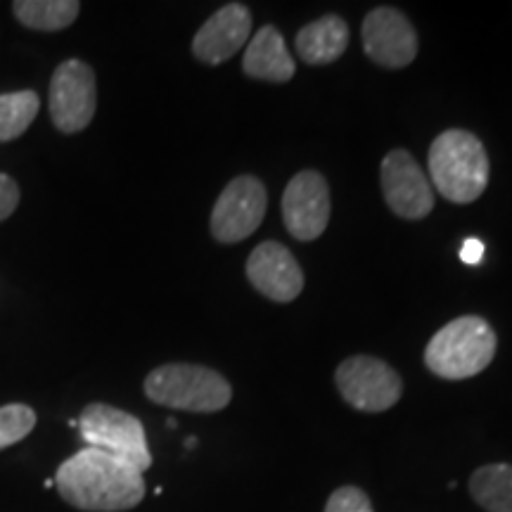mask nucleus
Instances as JSON below:
<instances>
[{
  "label": "nucleus",
  "mask_w": 512,
  "mask_h": 512,
  "mask_svg": "<svg viewBox=\"0 0 512 512\" xmlns=\"http://www.w3.org/2000/svg\"><path fill=\"white\" fill-rule=\"evenodd\" d=\"M470 496L486 512H512V465H482L472 472Z\"/></svg>",
  "instance_id": "nucleus-17"
},
{
  "label": "nucleus",
  "mask_w": 512,
  "mask_h": 512,
  "mask_svg": "<svg viewBox=\"0 0 512 512\" xmlns=\"http://www.w3.org/2000/svg\"><path fill=\"white\" fill-rule=\"evenodd\" d=\"M145 396L174 411L219 413L233 399V387L216 370L197 363H166L145 377Z\"/></svg>",
  "instance_id": "nucleus-4"
},
{
  "label": "nucleus",
  "mask_w": 512,
  "mask_h": 512,
  "mask_svg": "<svg viewBox=\"0 0 512 512\" xmlns=\"http://www.w3.org/2000/svg\"><path fill=\"white\" fill-rule=\"evenodd\" d=\"M361 36L363 50L377 67L403 69L418 57V34L411 19L389 5L368 12Z\"/></svg>",
  "instance_id": "nucleus-11"
},
{
  "label": "nucleus",
  "mask_w": 512,
  "mask_h": 512,
  "mask_svg": "<svg viewBox=\"0 0 512 512\" xmlns=\"http://www.w3.org/2000/svg\"><path fill=\"white\" fill-rule=\"evenodd\" d=\"M38 107V95L34 91H15L0 95V143L17 140L34 124Z\"/></svg>",
  "instance_id": "nucleus-18"
},
{
  "label": "nucleus",
  "mask_w": 512,
  "mask_h": 512,
  "mask_svg": "<svg viewBox=\"0 0 512 512\" xmlns=\"http://www.w3.org/2000/svg\"><path fill=\"white\" fill-rule=\"evenodd\" d=\"M268 192L256 176L233 178L211 209L209 228L216 242L233 245L247 240L266 219Z\"/></svg>",
  "instance_id": "nucleus-8"
},
{
  "label": "nucleus",
  "mask_w": 512,
  "mask_h": 512,
  "mask_svg": "<svg viewBox=\"0 0 512 512\" xmlns=\"http://www.w3.org/2000/svg\"><path fill=\"white\" fill-rule=\"evenodd\" d=\"M81 12L76 0H17L12 15L19 24L34 31H62L72 27Z\"/></svg>",
  "instance_id": "nucleus-16"
},
{
  "label": "nucleus",
  "mask_w": 512,
  "mask_h": 512,
  "mask_svg": "<svg viewBox=\"0 0 512 512\" xmlns=\"http://www.w3.org/2000/svg\"><path fill=\"white\" fill-rule=\"evenodd\" d=\"M249 36H252V12L242 3H228L216 10L192 38V55L195 60L216 67L245 48Z\"/></svg>",
  "instance_id": "nucleus-13"
},
{
  "label": "nucleus",
  "mask_w": 512,
  "mask_h": 512,
  "mask_svg": "<svg viewBox=\"0 0 512 512\" xmlns=\"http://www.w3.org/2000/svg\"><path fill=\"white\" fill-rule=\"evenodd\" d=\"M283 221L292 238L313 242L330 223V188L320 171L306 169L292 176L283 192Z\"/></svg>",
  "instance_id": "nucleus-10"
},
{
  "label": "nucleus",
  "mask_w": 512,
  "mask_h": 512,
  "mask_svg": "<svg viewBox=\"0 0 512 512\" xmlns=\"http://www.w3.org/2000/svg\"><path fill=\"white\" fill-rule=\"evenodd\" d=\"M55 486L64 501L83 512H126L145 498L143 472L91 446L57 467Z\"/></svg>",
  "instance_id": "nucleus-1"
},
{
  "label": "nucleus",
  "mask_w": 512,
  "mask_h": 512,
  "mask_svg": "<svg viewBox=\"0 0 512 512\" xmlns=\"http://www.w3.org/2000/svg\"><path fill=\"white\" fill-rule=\"evenodd\" d=\"M498 349L496 332L479 316H460L434 332L425 366L441 380H467L489 368Z\"/></svg>",
  "instance_id": "nucleus-3"
},
{
  "label": "nucleus",
  "mask_w": 512,
  "mask_h": 512,
  "mask_svg": "<svg viewBox=\"0 0 512 512\" xmlns=\"http://www.w3.org/2000/svg\"><path fill=\"white\" fill-rule=\"evenodd\" d=\"M430 183L444 200L472 204L489 185V155L482 140L463 128H448L430 147Z\"/></svg>",
  "instance_id": "nucleus-2"
},
{
  "label": "nucleus",
  "mask_w": 512,
  "mask_h": 512,
  "mask_svg": "<svg viewBox=\"0 0 512 512\" xmlns=\"http://www.w3.org/2000/svg\"><path fill=\"white\" fill-rule=\"evenodd\" d=\"M55 486V479H46V489H53Z\"/></svg>",
  "instance_id": "nucleus-23"
},
{
  "label": "nucleus",
  "mask_w": 512,
  "mask_h": 512,
  "mask_svg": "<svg viewBox=\"0 0 512 512\" xmlns=\"http://www.w3.org/2000/svg\"><path fill=\"white\" fill-rule=\"evenodd\" d=\"M294 48L311 67L337 62L349 48V24L339 15H323L299 29Z\"/></svg>",
  "instance_id": "nucleus-15"
},
{
  "label": "nucleus",
  "mask_w": 512,
  "mask_h": 512,
  "mask_svg": "<svg viewBox=\"0 0 512 512\" xmlns=\"http://www.w3.org/2000/svg\"><path fill=\"white\" fill-rule=\"evenodd\" d=\"M36 427V411L27 403L0 406V451L27 439Z\"/></svg>",
  "instance_id": "nucleus-19"
},
{
  "label": "nucleus",
  "mask_w": 512,
  "mask_h": 512,
  "mask_svg": "<svg viewBox=\"0 0 512 512\" xmlns=\"http://www.w3.org/2000/svg\"><path fill=\"white\" fill-rule=\"evenodd\" d=\"M242 72L249 79L268 83H287L297 72L294 60L287 48L283 34L266 24L247 43L245 57H242Z\"/></svg>",
  "instance_id": "nucleus-14"
},
{
  "label": "nucleus",
  "mask_w": 512,
  "mask_h": 512,
  "mask_svg": "<svg viewBox=\"0 0 512 512\" xmlns=\"http://www.w3.org/2000/svg\"><path fill=\"white\" fill-rule=\"evenodd\" d=\"M247 280L256 292L278 304H290L304 290V273L294 254L275 240L261 242L247 259Z\"/></svg>",
  "instance_id": "nucleus-12"
},
{
  "label": "nucleus",
  "mask_w": 512,
  "mask_h": 512,
  "mask_svg": "<svg viewBox=\"0 0 512 512\" xmlns=\"http://www.w3.org/2000/svg\"><path fill=\"white\" fill-rule=\"evenodd\" d=\"M482 256H484V245H482V242L475 240V238L465 240L463 249H460V259H463L465 264L475 266V264H479V261H482Z\"/></svg>",
  "instance_id": "nucleus-22"
},
{
  "label": "nucleus",
  "mask_w": 512,
  "mask_h": 512,
  "mask_svg": "<svg viewBox=\"0 0 512 512\" xmlns=\"http://www.w3.org/2000/svg\"><path fill=\"white\" fill-rule=\"evenodd\" d=\"M48 110L60 133L86 131L98 110V81L83 60H64L50 79Z\"/></svg>",
  "instance_id": "nucleus-7"
},
{
  "label": "nucleus",
  "mask_w": 512,
  "mask_h": 512,
  "mask_svg": "<svg viewBox=\"0 0 512 512\" xmlns=\"http://www.w3.org/2000/svg\"><path fill=\"white\" fill-rule=\"evenodd\" d=\"M81 439L91 448L110 453L124 460L126 465L145 472L152 467V453L147 446L145 427L136 415L107 406V403H91L76 420Z\"/></svg>",
  "instance_id": "nucleus-5"
},
{
  "label": "nucleus",
  "mask_w": 512,
  "mask_h": 512,
  "mask_svg": "<svg viewBox=\"0 0 512 512\" xmlns=\"http://www.w3.org/2000/svg\"><path fill=\"white\" fill-rule=\"evenodd\" d=\"M380 183L384 202L396 216L408 221H420L432 214L434 188L422 174L420 164L403 147L384 155L380 164Z\"/></svg>",
  "instance_id": "nucleus-9"
},
{
  "label": "nucleus",
  "mask_w": 512,
  "mask_h": 512,
  "mask_svg": "<svg viewBox=\"0 0 512 512\" xmlns=\"http://www.w3.org/2000/svg\"><path fill=\"white\" fill-rule=\"evenodd\" d=\"M325 512H373V503L358 486H339L325 503Z\"/></svg>",
  "instance_id": "nucleus-20"
},
{
  "label": "nucleus",
  "mask_w": 512,
  "mask_h": 512,
  "mask_svg": "<svg viewBox=\"0 0 512 512\" xmlns=\"http://www.w3.org/2000/svg\"><path fill=\"white\" fill-rule=\"evenodd\" d=\"M19 204V185L8 174H0V223L15 214Z\"/></svg>",
  "instance_id": "nucleus-21"
},
{
  "label": "nucleus",
  "mask_w": 512,
  "mask_h": 512,
  "mask_svg": "<svg viewBox=\"0 0 512 512\" xmlns=\"http://www.w3.org/2000/svg\"><path fill=\"white\" fill-rule=\"evenodd\" d=\"M335 384L342 399L361 413H384L396 406L403 394L401 375L375 356H349L339 363Z\"/></svg>",
  "instance_id": "nucleus-6"
}]
</instances>
